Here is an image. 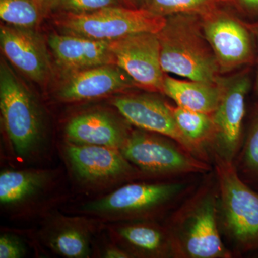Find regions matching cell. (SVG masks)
<instances>
[{"label":"cell","instance_id":"e0dca14e","mask_svg":"<svg viewBox=\"0 0 258 258\" xmlns=\"http://www.w3.org/2000/svg\"><path fill=\"white\" fill-rule=\"evenodd\" d=\"M157 220L105 223L110 239L131 257L160 258L174 255L165 226Z\"/></svg>","mask_w":258,"mask_h":258},{"label":"cell","instance_id":"d4e9b609","mask_svg":"<svg viewBox=\"0 0 258 258\" xmlns=\"http://www.w3.org/2000/svg\"><path fill=\"white\" fill-rule=\"evenodd\" d=\"M28 241L20 232L3 229L0 235V258H23L30 252Z\"/></svg>","mask_w":258,"mask_h":258},{"label":"cell","instance_id":"f546056e","mask_svg":"<svg viewBox=\"0 0 258 258\" xmlns=\"http://www.w3.org/2000/svg\"><path fill=\"white\" fill-rule=\"evenodd\" d=\"M247 27H248L249 30H251V31L253 32L254 35H255L256 37H257L258 42V23L252 24V25H249ZM254 91H255V93L258 95V67L257 76H256L255 83H254Z\"/></svg>","mask_w":258,"mask_h":258},{"label":"cell","instance_id":"f1b7e54d","mask_svg":"<svg viewBox=\"0 0 258 258\" xmlns=\"http://www.w3.org/2000/svg\"><path fill=\"white\" fill-rule=\"evenodd\" d=\"M249 11L258 13V0H241Z\"/></svg>","mask_w":258,"mask_h":258},{"label":"cell","instance_id":"4dcf8cb0","mask_svg":"<svg viewBox=\"0 0 258 258\" xmlns=\"http://www.w3.org/2000/svg\"><path fill=\"white\" fill-rule=\"evenodd\" d=\"M127 1L130 2V3H134L137 0H127Z\"/></svg>","mask_w":258,"mask_h":258},{"label":"cell","instance_id":"277c9868","mask_svg":"<svg viewBox=\"0 0 258 258\" xmlns=\"http://www.w3.org/2000/svg\"><path fill=\"white\" fill-rule=\"evenodd\" d=\"M184 184L175 182H137L121 185L91 198L69 210L104 223L157 220L182 193Z\"/></svg>","mask_w":258,"mask_h":258},{"label":"cell","instance_id":"d6986e66","mask_svg":"<svg viewBox=\"0 0 258 258\" xmlns=\"http://www.w3.org/2000/svg\"><path fill=\"white\" fill-rule=\"evenodd\" d=\"M47 43L59 66L71 72L115 64L110 41L52 33Z\"/></svg>","mask_w":258,"mask_h":258},{"label":"cell","instance_id":"9a60e30c","mask_svg":"<svg viewBox=\"0 0 258 258\" xmlns=\"http://www.w3.org/2000/svg\"><path fill=\"white\" fill-rule=\"evenodd\" d=\"M0 44L5 57L22 74L43 83L50 76V57L43 39L31 28L1 25Z\"/></svg>","mask_w":258,"mask_h":258},{"label":"cell","instance_id":"30bf717a","mask_svg":"<svg viewBox=\"0 0 258 258\" xmlns=\"http://www.w3.org/2000/svg\"><path fill=\"white\" fill-rule=\"evenodd\" d=\"M39 242L51 252L66 258H91L97 235L104 222L86 215H64L58 210L40 220Z\"/></svg>","mask_w":258,"mask_h":258},{"label":"cell","instance_id":"83f0119b","mask_svg":"<svg viewBox=\"0 0 258 258\" xmlns=\"http://www.w3.org/2000/svg\"><path fill=\"white\" fill-rule=\"evenodd\" d=\"M43 10H49L57 8L60 0H37Z\"/></svg>","mask_w":258,"mask_h":258},{"label":"cell","instance_id":"4316f807","mask_svg":"<svg viewBox=\"0 0 258 258\" xmlns=\"http://www.w3.org/2000/svg\"><path fill=\"white\" fill-rule=\"evenodd\" d=\"M93 257L132 258L128 253L110 239L104 229L97 235L93 244Z\"/></svg>","mask_w":258,"mask_h":258},{"label":"cell","instance_id":"7c38bea8","mask_svg":"<svg viewBox=\"0 0 258 258\" xmlns=\"http://www.w3.org/2000/svg\"><path fill=\"white\" fill-rule=\"evenodd\" d=\"M111 103L130 124L168 137L195 157L204 159L179 130L170 106L159 98L146 95H125L114 97Z\"/></svg>","mask_w":258,"mask_h":258},{"label":"cell","instance_id":"cb8c5ba5","mask_svg":"<svg viewBox=\"0 0 258 258\" xmlns=\"http://www.w3.org/2000/svg\"><path fill=\"white\" fill-rule=\"evenodd\" d=\"M222 0H146L148 10L163 15L168 14L208 15L215 11Z\"/></svg>","mask_w":258,"mask_h":258},{"label":"cell","instance_id":"44dd1931","mask_svg":"<svg viewBox=\"0 0 258 258\" xmlns=\"http://www.w3.org/2000/svg\"><path fill=\"white\" fill-rule=\"evenodd\" d=\"M170 108L181 133L206 159L204 147L206 146L205 144L212 142L215 134L212 115L191 111L178 106Z\"/></svg>","mask_w":258,"mask_h":258},{"label":"cell","instance_id":"ac0fdd59","mask_svg":"<svg viewBox=\"0 0 258 258\" xmlns=\"http://www.w3.org/2000/svg\"><path fill=\"white\" fill-rule=\"evenodd\" d=\"M208 19L204 26L205 38L211 47L219 66L231 69L253 60L252 42L247 29L236 20L215 15H205Z\"/></svg>","mask_w":258,"mask_h":258},{"label":"cell","instance_id":"603a6c76","mask_svg":"<svg viewBox=\"0 0 258 258\" xmlns=\"http://www.w3.org/2000/svg\"><path fill=\"white\" fill-rule=\"evenodd\" d=\"M43 12L37 0H0V18L7 25L33 28Z\"/></svg>","mask_w":258,"mask_h":258},{"label":"cell","instance_id":"484cf974","mask_svg":"<svg viewBox=\"0 0 258 258\" xmlns=\"http://www.w3.org/2000/svg\"><path fill=\"white\" fill-rule=\"evenodd\" d=\"M119 6L120 0H60L57 8L64 13L79 15Z\"/></svg>","mask_w":258,"mask_h":258},{"label":"cell","instance_id":"4fadbf2b","mask_svg":"<svg viewBox=\"0 0 258 258\" xmlns=\"http://www.w3.org/2000/svg\"><path fill=\"white\" fill-rule=\"evenodd\" d=\"M128 123L118 111L115 113L103 108L86 110L72 115L66 122L63 141L78 145L101 146L120 150L132 131Z\"/></svg>","mask_w":258,"mask_h":258},{"label":"cell","instance_id":"2e32d148","mask_svg":"<svg viewBox=\"0 0 258 258\" xmlns=\"http://www.w3.org/2000/svg\"><path fill=\"white\" fill-rule=\"evenodd\" d=\"M134 85L133 80L117 64H104L73 72L55 95L59 101L78 103L111 96Z\"/></svg>","mask_w":258,"mask_h":258},{"label":"cell","instance_id":"5bb4252c","mask_svg":"<svg viewBox=\"0 0 258 258\" xmlns=\"http://www.w3.org/2000/svg\"><path fill=\"white\" fill-rule=\"evenodd\" d=\"M250 86L251 81L247 74L237 78L224 88L220 104L212 114L215 153L229 161H233L237 157L242 146L245 98Z\"/></svg>","mask_w":258,"mask_h":258},{"label":"cell","instance_id":"52a82bcc","mask_svg":"<svg viewBox=\"0 0 258 258\" xmlns=\"http://www.w3.org/2000/svg\"><path fill=\"white\" fill-rule=\"evenodd\" d=\"M161 66L164 73L191 81L217 82L219 64L211 47L187 18L166 22L159 33Z\"/></svg>","mask_w":258,"mask_h":258},{"label":"cell","instance_id":"9c48e42d","mask_svg":"<svg viewBox=\"0 0 258 258\" xmlns=\"http://www.w3.org/2000/svg\"><path fill=\"white\" fill-rule=\"evenodd\" d=\"M168 137L142 129L131 132L120 152L149 177L205 173L210 166Z\"/></svg>","mask_w":258,"mask_h":258},{"label":"cell","instance_id":"8992f818","mask_svg":"<svg viewBox=\"0 0 258 258\" xmlns=\"http://www.w3.org/2000/svg\"><path fill=\"white\" fill-rule=\"evenodd\" d=\"M219 221L238 252L258 254V191L241 179L233 161L214 153Z\"/></svg>","mask_w":258,"mask_h":258},{"label":"cell","instance_id":"3957f363","mask_svg":"<svg viewBox=\"0 0 258 258\" xmlns=\"http://www.w3.org/2000/svg\"><path fill=\"white\" fill-rule=\"evenodd\" d=\"M218 189L212 181L204 185L165 226L174 256L187 258H229L219 230Z\"/></svg>","mask_w":258,"mask_h":258},{"label":"cell","instance_id":"ffe728a7","mask_svg":"<svg viewBox=\"0 0 258 258\" xmlns=\"http://www.w3.org/2000/svg\"><path fill=\"white\" fill-rule=\"evenodd\" d=\"M224 87L219 83L181 81L165 76L164 93L178 106L191 111L212 115L220 104Z\"/></svg>","mask_w":258,"mask_h":258},{"label":"cell","instance_id":"7402d4cb","mask_svg":"<svg viewBox=\"0 0 258 258\" xmlns=\"http://www.w3.org/2000/svg\"><path fill=\"white\" fill-rule=\"evenodd\" d=\"M235 165L241 179L258 191V107Z\"/></svg>","mask_w":258,"mask_h":258},{"label":"cell","instance_id":"7a4b0ae2","mask_svg":"<svg viewBox=\"0 0 258 258\" xmlns=\"http://www.w3.org/2000/svg\"><path fill=\"white\" fill-rule=\"evenodd\" d=\"M62 168L4 169L0 173V209L14 222L42 220L69 198Z\"/></svg>","mask_w":258,"mask_h":258},{"label":"cell","instance_id":"5b68a950","mask_svg":"<svg viewBox=\"0 0 258 258\" xmlns=\"http://www.w3.org/2000/svg\"><path fill=\"white\" fill-rule=\"evenodd\" d=\"M69 181L78 191L91 198L146 177L120 149L101 146L57 145Z\"/></svg>","mask_w":258,"mask_h":258},{"label":"cell","instance_id":"8fae6325","mask_svg":"<svg viewBox=\"0 0 258 258\" xmlns=\"http://www.w3.org/2000/svg\"><path fill=\"white\" fill-rule=\"evenodd\" d=\"M115 64L133 80L136 86L164 93V76L160 61L159 35L134 34L110 41Z\"/></svg>","mask_w":258,"mask_h":258},{"label":"cell","instance_id":"6da1fadb","mask_svg":"<svg viewBox=\"0 0 258 258\" xmlns=\"http://www.w3.org/2000/svg\"><path fill=\"white\" fill-rule=\"evenodd\" d=\"M0 110L8 148L15 161L32 165L50 159L53 145L45 111L4 60L0 64Z\"/></svg>","mask_w":258,"mask_h":258},{"label":"cell","instance_id":"ba28073f","mask_svg":"<svg viewBox=\"0 0 258 258\" xmlns=\"http://www.w3.org/2000/svg\"><path fill=\"white\" fill-rule=\"evenodd\" d=\"M166 22L165 17L151 10L119 6L86 14L63 13L57 24L62 34L113 41L134 34L159 33Z\"/></svg>","mask_w":258,"mask_h":258}]
</instances>
